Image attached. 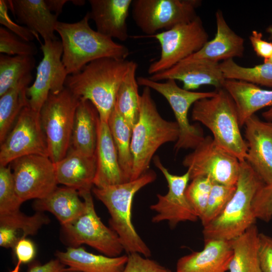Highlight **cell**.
Listing matches in <instances>:
<instances>
[{"mask_svg": "<svg viewBox=\"0 0 272 272\" xmlns=\"http://www.w3.org/2000/svg\"><path fill=\"white\" fill-rule=\"evenodd\" d=\"M132 62L112 57L95 60L79 72L68 75L65 87L80 99L90 101L100 120L108 122L118 90Z\"/></svg>", "mask_w": 272, "mask_h": 272, "instance_id": "1", "label": "cell"}, {"mask_svg": "<svg viewBox=\"0 0 272 272\" xmlns=\"http://www.w3.org/2000/svg\"><path fill=\"white\" fill-rule=\"evenodd\" d=\"M90 19L88 12L78 22L58 21L56 25L62 45V61L69 75L79 72L95 60L103 57L125 59L129 54L125 45L91 28Z\"/></svg>", "mask_w": 272, "mask_h": 272, "instance_id": "2", "label": "cell"}, {"mask_svg": "<svg viewBox=\"0 0 272 272\" xmlns=\"http://www.w3.org/2000/svg\"><path fill=\"white\" fill-rule=\"evenodd\" d=\"M179 134L176 122L168 121L161 116L152 97L151 89L144 87L140 96L139 118L132 128L133 167L130 181L147 172L157 150L167 143L176 142Z\"/></svg>", "mask_w": 272, "mask_h": 272, "instance_id": "3", "label": "cell"}, {"mask_svg": "<svg viewBox=\"0 0 272 272\" xmlns=\"http://www.w3.org/2000/svg\"><path fill=\"white\" fill-rule=\"evenodd\" d=\"M156 177L155 171L149 170L135 180L92 189L96 197L107 209L110 215V228L118 235L124 251L127 254L138 253L147 257L151 256L150 249L133 226L131 210L135 194L154 182Z\"/></svg>", "mask_w": 272, "mask_h": 272, "instance_id": "4", "label": "cell"}, {"mask_svg": "<svg viewBox=\"0 0 272 272\" xmlns=\"http://www.w3.org/2000/svg\"><path fill=\"white\" fill-rule=\"evenodd\" d=\"M265 184L245 160L240 162L236 191L222 213L203 227L204 241L232 240L254 224L252 202Z\"/></svg>", "mask_w": 272, "mask_h": 272, "instance_id": "5", "label": "cell"}, {"mask_svg": "<svg viewBox=\"0 0 272 272\" xmlns=\"http://www.w3.org/2000/svg\"><path fill=\"white\" fill-rule=\"evenodd\" d=\"M216 91L214 96L194 103L192 119L209 129L219 146L235 156L239 161H244L248 146L241 133L236 105L225 89Z\"/></svg>", "mask_w": 272, "mask_h": 272, "instance_id": "6", "label": "cell"}, {"mask_svg": "<svg viewBox=\"0 0 272 272\" xmlns=\"http://www.w3.org/2000/svg\"><path fill=\"white\" fill-rule=\"evenodd\" d=\"M80 98L67 88L50 93L39 113L49 157L54 163L61 160L71 147L76 109Z\"/></svg>", "mask_w": 272, "mask_h": 272, "instance_id": "7", "label": "cell"}, {"mask_svg": "<svg viewBox=\"0 0 272 272\" xmlns=\"http://www.w3.org/2000/svg\"><path fill=\"white\" fill-rule=\"evenodd\" d=\"M139 85L149 87L162 95L170 105L178 124L179 137L174 147L177 152L182 149H194L203 140L202 129L198 125L191 124L188 118L190 107L197 101L210 98L215 91L194 92L180 88L174 80L165 82L154 81L149 77L137 78Z\"/></svg>", "mask_w": 272, "mask_h": 272, "instance_id": "8", "label": "cell"}, {"mask_svg": "<svg viewBox=\"0 0 272 272\" xmlns=\"http://www.w3.org/2000/svg\"><path fill=\"white\" fill-rule=\"evenodd\" d=\"M158 40L161 54L150 64L151 76L167 70L199 50L208 41L209 35L201 18L178 25L169 30L147 36Z\"/></svg>", "mask_w": 272, "mask_h": 272, "instance_id": "9", "label": "cell"}, {"mask_svg": "<svg viewBox=\"0 0 272 272\" xmlns=\"http://www.w3.org/2000/svg\"><path fill=\"white\" fill-rule=\"evenodd\" d=\"M79 193L83 198L86 209L77 220L62 226L67 241L72 247L87 244L109 257L121 255L124 249L120 240L117 233L105 226L97 215L91 191Z\"/></svg>", "mask_w": 272, "mask_h": 272, "instance_id": "10", "label": "cell"}, {"mask_svg": "<svg viewBox=\"0 0 272 272\" xmlns=\"http://www.w3.org/2000/svg\"><path fill=\"white\" fill-rule=\"evenodd\" d=\"M199 0H132L133 20L147 36L188 23L198 16Z\"/></svg>", "mask_w": 272, "mask_h": 272, "instance_id": "11", "label": "cell"}, {"mask_svg": "<svg viewBox=\"0 0 272 272\" xmlns=\"http://www.w3.org/2000/svg\"><path fill=\"white\" fill-rule=\"evenodd\" d=\"M182 164L189 171L191 180L205 177L214 183L234 186L238 180L240 161L208 135L185 156Z\"/></svg>", "mask_w": 272, "mask_h": 272, "instance_id": "12", "label": "cell"}, {"mask_svg": "<svg viewBox=\"0 0 272 272\" xmlns=\"http://www.w3.org/2000/svg\"><path fill=\"white\" fill-rule=\"evenodd\" d=\"M29 155L49 157L40 113L27 106L22 109L14 126L1 144L0 165L7 166L15 160Z\"/></svg>", "mask_w": 272, "mask_h": 272, "instance_id": "13", "label": "cell"}, {"mask_svg": "<svg viewBox=\"0 0 272 272\" xmlns=\"http://www.w3.org/2000/svg\"><path fill=\"white\" fill-rule=\"evenodd\" d=\"M12 163L15 189L23 202L44 198L57 187L54 163L49 157L29 155Z\"/></svg>", "mask_w": 272, "mask_h": 272, "instance_id": "14", "label": "cell"}, {"mask_svg": "<svg viewBox=\"0 0 272 272\" xmlns=\"http://www.w3.org/2000/svg\"><path fill=\"white\" fill-rule=\"evenodd\" d=\"M43 57L36 69L34 82L26 90L29 106L40 112L50 93L58 94L65 88L69 75L62 61L61 40H47L41 43Z\"/></svg>", "mask_w": 272, "mask_h": 272, "instance_id": "15", "label": "cell"}, {"mask_svg": "<svg viewBox=\"0 0 272 272\" xmlns=\"http://www.w3.org/2000/svg\"><path fill=\"white\" fill-rule=\"evenodd\" d=\"M155 166L165 177L168 191L166 194H157V201L151 205L150 209L156 213L152 222L158 223L167 221L171 228L183 222H196L198 217L187 199L185 190L190 179L188 170L182 175L170 173L162 164L160 158H153Z\"/></svg>", "mask_w": 272, "mask_h": 272, "instance_id": "16", "label": "cell"}, {"mask_svg": "<svg viewBox=\"0 0 272 272\" xmlns=\"http://www.w3.org/2000/svg\"><path fill=\"white\" fill-rule=\"evenodd\" d=\"M150 79L157 82L174 80L181 81L183 88L188 91L198 89L203 85L223 88L225 79L220 63L205 59L183 60L172 67L151 75Z\"/></svg>", "mask_w": 272, "mask_h": 272, "instance_id": "17", "label": "cell"}, {"mask_svg": "<svg viewBox=\"0 0 272 272\" xmlns=\"http://www.w3.org/2000/svg\"><path fill=\"white\" fill-rule=\"evenodd\" d=\"M245 161L265 184H272V128L254 115L245 124Z\"/></svg>", "mask_w": 272, "mask_h": 272, "instance_id": "18", "label": "cell"}, {"mask_svg": "<svg viewBox=\"0 0 272 272\" xmlns=\"http://www.w3.org/2000/svg\"><path fill=\"white\" fill-rule=\"evenodd\" d=\"M132 0H89L90 19L97 31L110 38H128L127 19Z\"/></svg>", "mask_w": 272, "mask_h": 272, "instance_id": "19", "label": "cell"}, {"mask_svg": "<svg viewBox=\"0 0 272 272\" xmlns=\"http://www.w3.org/2000/svg\"><path fill=\"white\" fill-rule=\"evenodd\" d=\"M205 241L200 251L180 257L176 272H226L233 256L230 241L210 240Z\"/></svg>", "mask_w": 272, "mask_h": 272, "instance_id": "20", "label": "cell"}, {"mask_svg": "<svg viewBox=\"0 0 272 272\" xmlns=\"http://www.w3.org/2000/svg\"><path fill=\"white\" fill-rule=\"evenodd\" d=\"M54 167L58 183L79 192L91 190L96 171V156L85 155L71 147Z\"/></svg>", "mask_w": 272, "mask_h": 272, "instance_id": "21", "label": "cell"}, {"mask_svg": "<svg viewBox=\"0 0 272 272\" xmlns=\"http://www.w3.org/2000/svg\"><path fill=\"white\" fill-rule=\"evenodd\" d=\"M96 171L94 185L101 188L125 182L108 122L99 119L96 150Z\"/></svg>", "mask_w": 272, "mask_h": 272, "instance_id": "22", "label": "cell"}, {"mask_svg": "<svg viewBox=\"0 0 272 272\" xmlns=\"http://www.w3.org/2000/svg\"><path fill=\"white\" fill-rule=\"evenodd\" d=\"M6 2L18 23L40 35L44 41L58 39L54 34L58 16L49 11L45 0H8Z\"/></svg>", "mask_w": 272, "mask_h": 272, "instance_id": "23", "label": "cell"}, {"mask_svg": "<svg viewBox=\"0 0 272 272\" xmlns=\"http://www.w3.org/2000/svg\"><path fill=\"white\" fill-rule=\"evenodd\" d=\"M215 16L217 31L215 37L208 41L197 52L184 59H205L219 62L243 56V38L229 27L221 10L217 11Z\"/></svg>", "mask_w": 272, "mask_h": 272, "instance_id": "24", "label": "cell"}, {"mask_svg": "<svg viewBox=\"0 0 272 272\" xmlns=\"http://www.w3.org/2000/svg\"><path fill=\"white\" fill-rule=\"evenodd\" d=\"M232 98L237 109L240 126L259 110L272 106V90L236 80L225 79L223 85Z\"/></svg>", "mask_w": 272, "mask_h": 272, "instance_id": "25", "label": "cell"}, {"mask_svg": "<svg viewBox=\"0 0 272 272\" xmlns=\"http://www.w3.org/2000/svg\"><path fill=\"white\" fill-rule=\"evenodd\" d=\"M55 255L62 263L72 270L81 272H122L127 255L109 257L89 252L83 247L67 248L57 251Z\"/></svg>", "mask_w": 272, "mask_h": 272, "instance_id": "26", "label": "cell"}, {"mask_svg": "<svg viewBox=\"0 0 272 272\" xmlns=\"http://www.w3.org/2000/svg\"><path fill=\"white\" fill-rule=\"evenodd\" d=\"M99 119L94 105L89 100L80 99L72 132L73 148L85 155L96 156Z\"/></svg>", "mask_w": 272, "mask_h": 272, "instance_id": "27", "label": "cell"}, {"mask_svg": "<svg viewBox=\"0 0 272 272\" xmlns=\"http://www.w3.org/2000/svg\"><path fill=\"white\" fill-rule=\"evenodd\" d=\"M79 196V192L74 188L57 187L46 197L36 199L33 206L37 212H50L63 226L77 220L85 212V202Z\"/></svg>", "mask_w": 272, "mask_h": 272, "instance_id": "28", "label": "cell"}, {"mask_svg": "<svg viewBox=\"0 0 272 272\" xmlns=\"http://www.w3.org/2000/svg\"><path fill=\"white\" fill-rule=\"evenodd\" d=\"M50 220L42 212L27 216L20 210L0 215V246L14 249L21 239L34 235Z\"/></svg>", "mask_w": 272, "mask_h": 272, "instance_id": "29", "label": "cell"}, {"mask_svg": "<svg viewBox=\"0 0 272 272\" xmlns=\"http://www.w3.org/2000/svg\"><path fill=\"white\" fill-rule=\"evenodd\" d=\"M259 233L255 224L230 240L233 256L229 272H262L259 259Z\"/></svg>", "mask_w": 272, "mask_h": 272, "instance_id": "30", "label": "cell"}, {"mask_svg": "<svg viewBox=\"0 0 272 272\" xmlns=\"http://www.w3.org/2000/svg\"><path fill=\"white\" fill-rule=\"evenodd\" d=\"M31 74L20 80L0 97V143L4 141L22 109L29 106L26 90L32 80Z\"/></svg>", "mask_w": 272, "mask_h": 272, "instance_id": "31", "label": "cell"}, {"mask_svg": "<svg viewBox=\"0 0 272 272\" xmlns=\"http://www.w3.org/2000/svg\"><path fill=\"white\" fill-rule=\"evenodd\" d=\"M119 165L125 182L131 180L133 158L131 151L132 128L114 107L108 121Z\"/></svg>", "mask_w": 272, "mask_h": 272, "instance_id": "32", "label": "cell"}, {"mask_svg": "<svg viewBox=\"0 0 272 272\" xmlns=\"http://www.w3.org/2000/svg\"><path fill=\"white\" fill-rule=\"evenodd\" d=\"M137 63L133 61L116 94L115 108L132 128L139 115L140 96L136 78Z\"/></svg>", "mask_w": 272, "mask_h": 272, "instance_id": "33", "label": "cell"}, {"mask_svg": "<svg viewBox=\"0 0 272 272\" xmlns=\"http://www.w3.org/2000/svg\"><path fill=\"white\" fill-rule=\"evenodd\" d=\"M34 56L0 54V97L35 66Z\"/></svg>", "mask_w": 272, "mask_h": 272, "instance_id": "34", "label": "cell"}, {"mask_svg": "<svg viewBox=\"0 0 272 272\" xmlns=\"http://www.w3.org/2000/svg\"><path fill=\"white\" fill-rule=\"evenodd\" d=\"M220 65L225 79L272 87V64L270 63L244 67L238 64L233 59H229L223 61Z\"/></svg>", "mask_w": 272, "mask_h": 272, "instance_id": "35", "label": "cell"}, {"mask_svg": "<svg viewBox=\"0 0 272 272\" xmlns=\"http://www.w3.org/2000/svg\"><path fill=\"white\" fill-rule=\"evenodd\" d=\"M236 185L213 183L205 211L199 219L203 227L217 218L233 196Z\"/></svg>", "mask_w": 272, "mask_h": 272, "instance_id": "36", "label": "cell"}, {"mask_svg": "<svg viewBox=\"0 0 272 272\" xmlns=\"http://www.w3.org/2000/svg\"><path fill=\"white\" fill-rule=\"evenodd\" d=\"M23 202L16 192L10 167L0 165V215L20 210Z\"/></svg>", "mask_w": 272, "mask_h": 272, "instance_id": "37", "label": "cell"}, {"mask_svg": "<svg viewBox=\"0 0 272 272\" xmlns=\"http://www.w3.org/2000/svg\"><path fill=\"white\" fill-rule=\"evenodd\" d=\"M191 180L186 189L185 194L200 219L207 207L213 182L205 177H196Z\"/></svg>", "mask_w": 272, "mask_h": 272, "instance_id": "38", "label": "cell"}, {"mask_svg": "<svg viewBox=\"0 0 272 272\" xmlns=\"http://www.w3.org/2000/svg\"><path fill=\"white\" fill-rule=\"evenodd\" d=\"M37 48L32 42L26 41L7 29L0 27V52L10 56H34Z\"/></svg>", "mask_w": 272, "mask_h": 272, "instance_id": "39", "label": "cell"}, {"mask_svg": "<svg viewBox=\"0 0 272 272\" xmlns=\"http://www.w3.org/2000/svg\"><path fill=\"white\" fill-rule=\"evenodd\" d=\"M252 211L256 219L268 222L272 218V184H264L256 193L252 202Z\"/></svg>", "mask_w": 272, "mask_h": 272, "instance_id": "40", "label": "cell"}, {"mask_svg": "<svg viewBox=\"0 0 272 272\" xmlns=\"http://www.w3.org/2000/svg\"><path fill=\"white\" fill-rule=\"evenodd\" d=\"M127 256L122 272H172L156 260L140 253H131Z\"/></svg>", "mask_w": 272, "mask_h": 272, "instance_id": "41", "label": "cell"}, {"mask_svg": "<svg viewBox=\"0 0 272 272\" xmlns=\"http://www.w3.org/2000/svg\"><path fill=\"white\" fill-rule=\"evenodd\" d=\"M8 10L6 1L0 0V23L2 25L26 41L31 42L35 39L40 41L38 34L13 21L9 16Z\"/></svg>", "mask_w": 272, "mask_h": 272, "instance_id": "42", "label": "cell"}, {"mask_svg": "<svg viewBox=\"0 0 272 272\" xmlns=\"http://www.w3.org/2000/svg\"><path fill=\"white\" fill-rule=\"evenodd\" d=\"M13 249L17 262L10 272H20L21 264L30 262L34 258L36 254L35 246L31 240L25 238L20 239Z\"/></svg>", "mask_w": 272, "mask_h": 272, "instance_id": "43", "label": "cell"}, {"mask_svg": "<svg viewBox=\"0 0 272 272\" xmlns=\"http://www.w3.org/2000/svg\"><path fill=\"white\" fill-rule=\"evenodd\" d=\"M258 253L262 272H272V237L259 233Z\"/></svg>", "mask_w": 272, "mask_h": 272, "instance_id": "44", "label": "cell"}, {"mask_svg": "<svg viewBox=\"0 0 272 272\" xmlns=\"http://www.w3.org/2000/svg\"><path fill=\"white\" fill-rule=\"evenodd\" d=\"M252 46L256 54L264 58L268 59L272 55V42H267L262 38V34L256 30L252 31L249 37Z\"/></svg>", "mask_w": 272, "mask_h": 272, "instance_id": "45", "label": "cell"}, {"mask_svg": "<svg viewBox=\"0 0 272 272\" xmlns=\"http://www.w3.org/2000/svg\"><path fill=\"white\" fill-rule=\"evenodd\" d=\"M65 266L56 258L43 264H34L30 266L28 272H64L68 268Z\"/></svg>", "mask_w": 272, "mask_h": 272, "instance_id": "46", "label": "cell"}, {"mask_svg": "<svg viewBox=\"0 0 272 272\" xmlns=\"http://www.w3.org/2000/svg\"><path fill=\"white\" fill-rule=\"evenodd\" d=\"M67 0H45L46 5L51 13H54L57 16L61 13L62 8L67 2Z\"/></svg>", "mask_w": 272, "mask_h": 272, "instance_id": "47", "label": "cell"}, {"mask_svg": "<svg viewBox=\"0 0 272 272\" xmlns=\"http://www.w3.org/2000/svg\"><path fill=\"white\" fill-rule=\"evenodd\" d=\"M263 117L268 121H272V107L262 113Z\"/></svg>", "mask_w": 272, "mask_h": 272, "instance_id": "48", "label": "cell"}, {"mask_svg": "<svg viewBox=\"0 0 272 272\" xmlns=\"http://www.w3.org/2000/svg\"><path fill=\"white\" fill-rule=\"evenodd\" d=\"M72 3H73L74 5H77V6H82L84 5L85 1H82V0H73L71 1Z\"/></svg>", "mask_w": 272, "mask_h": 272, "instance_id": "49", "label": "cell"}, {"mask_svg": "<svg viewBox=\"0 0 272 272\" xmlns=\"http://www.w3.org/2000/svg\"><path fill=\"white\" fill-rule=\"evenodd\" d=\"M267 33L269 34L268 39L272 41V25L269 26L266 30Z\"/></svg>", "mask_w": 272, "mask_h": 272, "instance_id": "50", "label": "cell"}, {"mask_svg": "<svg viewBox=\"0 0 272 272\" xmlns=\"http://www.w3.org/2000/svg\"><path fill=\"white\" fill-rule=\"evenodd\" d=\"M264 62H268L272 64V55L268 59L264 60Z\"/></svg>", "mask_w": 272, "mask_h": 272, "instance_id": "51", "label": "cell"}, {"mask_svg": "<svg viewBox=\"0 0 272 272\" xmlns=\"http://www.w3.org/2000/svg\"><path fill=\"white\" fill-rule=\"evenodd\" d=\"M64 272H81V271H77V270H72L71 269H70L69 267L67 269V270H66Z\"/></svg>", "mask_w": 272, "mask_h": 272, "instance_id": "52", "label": "cell"}, {"mask_svg": "<svg viewBox=\"0 0 272 272\" xmlns=\"http://www.w3.org/2000/svg\"><path fill=\"white\" fill-rule=\"evenodd\" d=\"M267 124L272 128V121L266 122Z\"/></svg>", "mask_w": 272, "mask_h": 272, "instance_id": "53", "label": "cell"}]
</instances>
